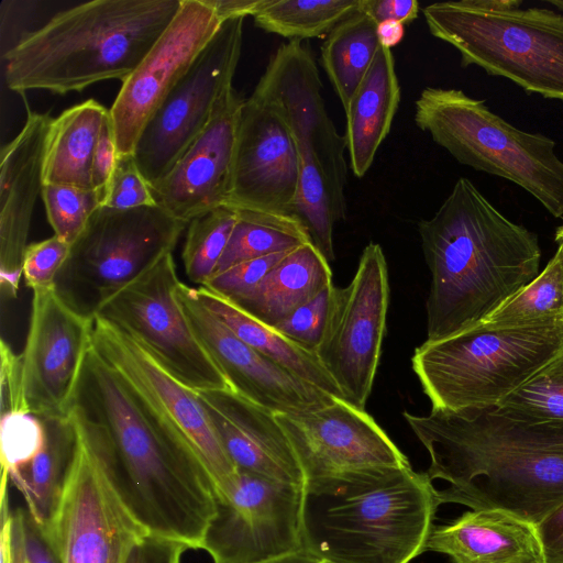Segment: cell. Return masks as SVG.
Returning <instances> with one entry per match:
<instances>
[{
    "label": "cell",
    "mask_w": 563,
    "mask_h": 563,
    "mask_svg": "<svg viewBox=\"0 0 563 563\" xmlns=\"http://www.w3.org/2000/svg\"><path fill=\"white\" fill-rule=\"evenodd\" d=\"M70 408L118 494L147 533L201 550L217 511L210 474L158 435L91 345Z\"/></svg>",
    "instance_id": "1"
},
{
    "label": "cell",
    "mask_w": 563,
    "mask_h": 563,
    "mask_svg": "<svg viewBox=\"0 0 563 563\" xmlns=\"http://www.w3.org/2000/svg\"><path fill=\"white\" fill-rule=\"evenodd\" d=\"M404 418L428 450L440 505L501 510L539 523L563 504V421L530 422L494 408Z\"/></svg>",
    "instance_id": "2"
},
{
    "label": "cell",
    "mask_w": 563,
    "mask_h": 563,
    "mask_svg": "<svg viewBox=\"0 0 563 563\" xmlns=\"http://www.w3.org/2000/svg\"><path fill=\"white\" fill-rule=\"evenodd\" d=\"M418 232L431 273L426 341L474 327L539 275L538 236L507 219L467 178L457 179Z\"/></svg>",
    "instance_id": "3"
},
{
    "label": "cell",
    "mask_w": 563,
    "mask_h": 563,
    "mask_svg": "<svg viewBox=\"0 0 563 563\" xmlns=\"http://www.w3.org/2000/svg\"><path fill=\"white\" fill-rule=\"evenodd\" d=\"M306 553L328 563H410L440 506L426 473L363 468L305 483Z\"/></svg>",
    "instance_id": "4"
},
{
    "label": "cell",
    "mask_w": 563,
    "mask_h": 563,
    "mask_svg": "<svg viewBox=\"0 0 563 563\" xmlns=\"http://www.w3.org/2000/svg\"><path fill=\"white\" fill-rule=\"evenodd\" d=\"M181 0H92L52 15L2 51L11 91L65 95L125 80L179 11Z\"/></svg>",
    "instance_id": "5"
},
{
    "label": "cell",
    "mask_w": 563,
    "mask_h": 563,
    "mask_svg": "<svg viewBox=\"0 0 563 563\" xmlns=\"http://www.w3.org/2000/svg\"><path fill=\"white\" fill-rule=\"evenodd\" d=\"M322 81L311 51L301 41L282 44L253 95L283 115L296 145L299 186L292 213L303 223L312 244L334 261L333 229L346 218V143L328 115Z\"/></svg>",
    "instance_id": "6"
},
{
    "label": "cell",
    "mask_w": 563,
    "mask_h": 563,
    "mask_svg": "<svg viewBox=\"0 0 563 563\" xmlns=\"http://www.w3.org/2000/svg\"><path fill=\"white\" fill-rule=\"evenodd\" d=\"M521 0H459L422 9L429 32L453 46L463 67L563 101V15Z\"/></svg>",
    "instance_id": "7"
},
{
    "label": "cell",
    "mask_w": 563,
    "mask_h": 563,
    "mask_svg": "<svg viewBox=\"0 0 563 563\" xmlns=\"http://www.w3.org/2000/svg\"><path fill=\"white\" fill-rule=\"evenodd\" d=\"M563 346V322L509 329L481 324L426 341L412 369L432 410L461 412L496 408Z\"/></svg>",
    "instance_id": "8"
},
{
    "label": "cell",
    "mask_w": 563,
    "mask_h": 563,
    "mask_svg": "<svg viewBox=\"0 0 563 563\" xmlns=\"http://www.w3.org/2000/svg\"><path fill=\"white\" fill-rule=\"evenodd\" d=\"M415 123L459 163L515 183L563 217V162L554 140L517 129L455 88L426 87L415 102Z\"/></svg>",
    "instance_id": "9"
},
{
    "label": "cell",
    "mask_w": 563,
    "mask_h": 563,
    "mask_svg": "<svg viewBox=\"0 0 563 563\" xmlns=\"http://www.w3.org/2000/svg\"><path fill=\"white\" fill-rule=\"evenodd\" d=\"M187 225L156 205L101 206L70 245L55 289L74 310L93 318L107 298L172 253Z\"/></svg>",
    "instance_id": "10"
},
{
    "label": "cell",
    "mask_w": 563,
    "mask_h": 563,
    "mask_svg": "<svg viewBox=\"0 0 563 563\" xmlns=\"http://www.w3.org/2000/svg\"><path fill=\"white\" fill-rule=\"evenodd\" d=\"M91 346L120 377L158 435L201 462L212 478L217 498L224 495L239 471L197 393L164 369L131 336L99 317H93Z\"/></svg>",
    "instance_id": "11"
},
{
    "label": "cell",
    "mask_w": 563,
    "mask_h": 563,
    "mask_svg": "<svg viewBox=\"0 0 563 563\" xmlns=\"http://www.w3.org/2000/svg\"><path fill=\"white\" fill-rule=\"evenodd\" d=\"M179 283L173 252L167 253L107 298L95 317L131 336L189 389L197 393L232 390L180 306Z\"/></svg>",
    "instance_id": "12"
},
{
    "label": "cell",
    "mask_w": 563,
    "mask_h": 563,
    "mask_svg": "<svg viewBox=\"0 0 563 563\" xmlns=\"http://www.w3.org/2000/svg\"><path fill=\"white\" fill-rule=\"evenodd\" d=\"M77 444L47 529L62 563H126L147 531L126 507L73 409Z\"/></svg>",
    "instance_id": "13"
},
{
    "label": "cell",
    "mask_w": 563,
    "mask_h": 563,
    "mask_svg": "<svg viewBox=\"0 0 563 563\" xmlns=\"http://www.w3.org/2000/svg\"><path fill=\"white\" fill-rule=\"evenodd\" d=\"M243 18L223 21L187 73L146 123L135 146V163L152 185L161 180L207 126L232 87L243 40Z\"/></svg>",
    "instance_id": "14"
},
{
    "label": "cell",
    "mask_w": 563,
    "mask_h": 563,
    "mask_svg": "<svg viewBox=\"0 0 563 563\" xmlns=\"http://www.w3.org/2000/svg\"><path fill=\"white\" fill-rule=\"evenodd\" d=\"M388 271L379 244L368 243L352 282L333 289L316 355L344 399L364 409L382 353L389 303Z\"/></svg>",
    "instance_id": "15"
},
{
    "label": "cell",
    "mask_w": 563,
    "mask_h": 563,
    "mask_svg": "<svg viewBox=\"0 0 563 563\" xmlns=\"http://www.w3.org/2000/svg\"><path fill=\"white\" fill-rule=\"evenodd\" d=\"M303 487L239 471L233 486L217 498L201 550L213 563H264L306 553Z\"/></svg>",
    "instance_id": "16"
},
{
    "label": "cell",
    "mask_w": 563,
    "mask_h": 563,
    "mask_svg": "<svg viewBox=\"0 0 563 563\" xmlns=\"http://www.w3.org/2000/svg\"><path fill=\"white\" fill-rule=\"evenodd\" d=\"M221 23L207 0H181L170 24L122 81L109 109L119 156L133 155L146 123Z\"/></svg>",
    "instance_id": "17"
},
{
    "label": "cell",
    "mask_w": 563,
    "mask_h": 563,
    "mask_svg": "<svg viewBox=\"0 0 563 563\" xmlns=\"http://www.w3.org/2000/svg\"><path fill=\"white\" fill-rule=\"evenodd\" d=\"M30 324L21 353L29 411L67 415L85 356L93 318L68 306L55 286L32 290Z\"/></svg>",
    "instance_id": "18"
},
{
    "label": "cell",
    "mask_w": 563,
    "mask_h": 563,
    "mask_svg": "<svg viewBox=\"0 0 563 563\" xmlns=\"http://www.w3.org/2000/svg\"><path fill=\"white\" fill-rule=\"evenodd\" d=\"M306 482L372 467L411 466L364 410L334 398L305 412L277 413Z\"/></svg>",
    "instance_id": "19"
},
{
    "label": "cell",
    "mask_w": 563,
    "mask_h": 563,
    "mask_svg": "<svg viewBox=\"0 0 563 563\" xmlns=\"http://www.w3.org/2000/svg\"><path fill=\"white\" fill-rule=\"evenodd\" d=\"M177 298L194 332L238 395L276 415L313 410L334 399L236 336L200 301L196 288L180 282Z\"/></svg>",
    "instance_id": "20"
},
{
    "label": "cell",
    "mask_w": 563,
    "mask_h": 563,
    "mask_svg": "<svg viewBox=\"0 0 563 563\" xmlns=\"http://www.w3.org/2000/svg\"><path fill=\"white\" fill-rule=\"evenodd\" d=\"M298 186L289 128L275 106L252 93L241 110L228 207L294 214Z\"/></svg>",
    "instance_id": "21"
},
{
    "label": "cell",
    "mask_w": 563,
    "mask_h": 563,
    "mask_svg": "<svg viewBox=\"0 0 563 563\" xmlns=\"http://www.w3.org/2000/svg\"><path fill=\"white\" fill-rule=\"evenodd\" d=\"M244 100L233 86L223 92L202 133L161 180L148 185L156 206L186 223L228 206Z\"/></svg>",
    "instance_id": "22"
},
{
    "label": "cell",
    "mask_w": 563,
    "mask_h": 563,
    "mask_svg": "<svg viewBox=\"0 0 563 563\" xmlns=\"http://www.w3.org/2000/svg\"><path fill=\"white\" fill-rule=\"evenodd\" d=\"M53 118L30 112L15 137L1 150L0 164V286L16 297L23 257L37 197L43 189V161Z\"/></svg>",
    "instance_id": "23"
},
{
    "label": "cell",
    "mask_w": 563,
    "mask_h": 563,
    "mask_svg": "<svg viewBox=\"0 0 563 563\" xmlns=\"http://www.w3.org/2000/svg\"><path fill=\"white\" fill-rule=\"evenodd\" d=\"M197 395L238 471L305 486L302 468L276 413L233 390L198 391Z\"/></svg>",
    "instance_id": "24"
},
{
    "label": "cell",
    "mask_w": 563,
    "mask_h": 563,
    "mask_svg": "<svg viewBox=\"0 0 563 563\" xmlns=\"http://www.w3.org/2000/svg\"><path fill=\"white\" fill-rule=\"evenodd\" d=\"M426 551L452 563H544L536 525L501 510H471L433 525Z\"/></svg>",
    "instance_id": "25"
},
{
    "label": "cell",
    "mask_w": 563,
    "mask_h": 563,
    "mask_svg": "<svg viewBox=\"0 0 563 563\" xmlns=\"http://www.w3.org/2000/svg\"><path fill=\"white\" fill-rule=\"evenodd\" d=\"M400 101V86L390 49L379 45L373 63L345 110L344 139L349 166L361 178L390 131Z\"/></svg>",
    "instance_id": "26"
},
{
    "label": "cell",
    "mask_w": 563,
    "mask_h": 563,
    "mask_svg": "<svg viewBox=\"0 0 563 563\" xmlns=\"http://www.w3.org/2000/svg\"><path fill=\"white\" fill-rule=\"evenodd\" d=\"M329 264L311 242L305 243L287 252L251 291L231 301L273 328L332 284Z\"/></svg>",
    "instance_id": "27"
},
{
    "label": "cell",
    "mask_w": 563,
    "mask_h": 563,
    "mask_svg": "<svg viewBox=\"0 0 563 563\" xmlns=\"http://www.w3.org/2000/svg\"><path fill=\"white\" fill-rule=\"evenodd\" d=\"M40 417L44 424L42 446L30 460L2 474L1 478H7L19 489L29 514L47 530L74 460L77 430L70 411Z\"/></svg>",
    "instance_id": "28"
},
{
    "label": "cell",
    "mask_w": 563,
    "mask_h": 563,
    "mask_svg": "<svg viewBox=\"0 0 563 563\" xmlns=\"http://www.w3.org/2000/svg\"><path fill=\"white\" fill-rule=\"evenodd\" d=\"M109 113L90 99L52 119L45 140L44 185L92 187V161L102 124Z\"/></svg>",
    "instance_id": "29"
},
{
    "label": "cell",
    "mask_w": 563,
    "mask_h": 563,
    "mask_svg": "<svg viewBox=\"0 0 563 563\" xmlns=\"http://www.w3.org/2000/svg\"><path fill=\"white\" fill-rule=\"evenodd\" d=\"M196 292L200 301L242 341L308 384L334 398L344 399L316 353L302 349L274 328L249 316L231 300L202 286L197 287Z\"/></svg>",
    "instance_id": "30"
},
{
    "label": "cell",
    "mask_w": 563,
    "mask_h": 563,
    "mask_svg": "<svg viewBox=\"0 0 563 563\" xmlns=\"http://www.w3.org/2000/svg\"><path fill=\"white\" fill-rule=\"evenodd\" d=\"M377 24L357 12L338 23L321 46V64L344 111L379 47Z\"/></svg>",
    "instance_id": "31"
},
{
    "label": "cell",
    "mask_w": 563,
    "mask_h": 563,
    "mask_svg": "<svg viewBox=\"0 0 563 563\" xmlns=\"http://www.w3.org/2000/svg\"><path fill=\"white\" fill-rule=\"evenodd\" d=\"M235 210L236 222L216 274L241 262L289 252L311 242L307 228L295 214Z\"/></svg>",
    "instance_id": "32"
},
{
    "label": "cell",
    "mask_w": 563,
    "mask_h": 563,
    "mask_svg": "<svg viewBox=\"0 0 563 563\" xmlns=\"http://www.w3.org/2000/svg\"><path fill=\"white\" fill-rule=\"evenodd\" d=\"M551 322H563L562 245L531 283L477 324L488 329H509Z\"/></svg>",
    "instance_id": "33"
},
{
    "label": "cell",
    "mask_w": 563,
    "mask_h": 563,
    "mask_svg": "<svg viewBox=\"0 0 563 563\" xmlns=\"http://www.w3.org/2000/svg\"><path fill=\"white\" fill-rule=\"evenodd\" d=\"M361 0H269L254 15L257 27L289 41L321 37L360 12Z\"/></svg>",
    "instance_id": "34"
},
{
    "label": "cell",
    "mask_w": 563,
    "mask_h": 563,
    "mask_svg": "<svg viewBox=\"0 0 563 563\" xmlns=\"http://www.w3.org/2000/svg\"><path fill=\"white\" fill-rule=\"evenodd\" d=\"M236 222V210L224 206L188 223L181 260L188 278L203 286L217 272Z\"/></svg>",
    "instance_id": "35"
},
{
    "label": "cell",
    "mask_w": 563,
    "mask_h": 563,
    "mask_svg": "<svg viewBox=\"0 0 563 563\" xmlns=\"http://www.w3.org/2000/svg\"><path fill=\"white\" fill-rule=\"evenodd\" d=\"M494 409L530 422L563 421V346Z\"/></svg>",
    "instance_id": "36"
},
{
    "label": "cell",
    "mask_w": 563,
    "mask_h": 563,
    "mask_svg": "<svg viewBox=\"0 0 563 563\" xmlns=\"http://www.w3.org/2000/svg\"><path fill=\"white\" fill-rule=\"evenodd\" d=\"M1 563H62L47 530L21 508H1Z\"/></svg>",
    "instance_id": "37"
},
{
    "label": "cell",
    "mask_w": 563,
    "mask_h": 563,
    "mask_svg": "<svg viewBox=\"0 0 563 563\" xmlns=\"http://www.w3.org/2000/svg\"><path fill=\"white\" fill-rule=\"evenodd\" d=\"M41 198L54 234L70 245L102 206L101 195L96 189L70 185H44Z\"/></svg>",
    "instance_id": "38"
},
{
    "label": "cell",
    "mask_w": 563,
    "mask_h": 563,
    "mask_svg": "<svg viewBox=\"0 0 563 563\" xmlns=\"http://www.w3.org/2000/svg\"><path fill=\"white\" fill-rule=\"evenodd\" d=\"M44 424L42 418L32 412L1 416L0 446L1 473L30 460L42 446Z\"/></svg>",
    "instance_id": "39"
},
{
    "label": "cell",
    "mask_w": 563,
    "mask_h": 563,
    "mask_svg": "<svg viewBox=\"0 0 563 563\" xmlns=\"http://www.w3.org/2000/svg\"><path fill=\"white\" fill-rule=\"evenodd\" d=\"M333 289V284L327 286L273 328L302 349L316 353L325 331Z\"/></svg>",
    "instance_id": "40"
},
{
    "label": "cell",
    "mask_w": 563,
    "mask_h": 563,
    "mask_svg": "<svg viewBox=\"0 0 563 563\" xmlns=\"http://www.w3.org/2000/svg\"><path fill=\"white\" fill-rule=\"evenodd\" d=\"M70 244L53 234L51 238L30 243L23 257V278L31 289L51 287L65 264Z\"/></svg>",
    "instance_id": "41"
},
{
    "label": "cell",
    "mask_w": 563,
    "mask_h": 563,
    "mask_svg": "<svg viewBox=\"0 0 563 563\" xmlns=\"http://www.w3.org/2000/svg\"><path fill=\"white\" fill-rule=\"evenodd\" d=\"M102 206L113 209L155 206L150 186L141 174L133 155L118 157Z\"/></svg>",
    "instance_id": "42"
},
{
    "label": "cell",
    "mask_w": 563,
    "mask_h": 563,
    "mask_svg": "<svg viewBox=\"0 0 563 563\" xmlns=\"http://www.w3.org/2000/svg\"><path fill=\"white\" fill-rule=\"evenodd\" d=\"M286 253H276L235 264L212 276L202 287L227 299H236L256 287Z\"/></svg>",
    "instance_id": "43"
},
{
    "label": "cell",
    "mask_w": 563,
    "mask_h": 563,
    "mask_svg": "<svg viewBox=\"0 0 563 563\" xmlns=\"http://www.w3.org/2000/svg\"><path fill=\"white\" fill-rule=\"evenodd\" d=\"M0 355L1 416L16 412H30L25 396L21 354L18 355L9 343L1 340Z\"/></svg>",
    "instance_id": "44"
},
{
    "label": "cell",
    "mask_w": 563,
    "mask_h": 563,
    "mask_svg": "<svg viewBox=\"0 0 563 563\" xmlns=\"http://www.w3.org/2000/svg\"><path fill=\"white\" fill-rule=\"evenodd\" d=\"M118 157L115 135L109 112L102 124L92 161V187L101 195L102 203Z\"/></svg>",
    "instance_id": "45"
},
{
    "label": "cell",
    "mask_w": 563,
    "mask_h": 563,
    "mask_svg": "<svg viewBox=\"0 0 563 563\" xmlns=\"http://www.w3.org/2000/svg\"><path fill=\"white\" fill-rule=\"evenodd\" d=\"M187 550L179 542L148 534L134 547L126 563H180Z\"/></svg>",
    "instance_id": "46"
},
{
    "label": "cell",
    "mask_w": 563,
    "mask_h": 563,
    "mask_svg": "<svg viewBox=\"0 0 563 563\" xmlns=\"http://www.w3.org/2000/svg\"><path fill=\"white\" fill-rule=\"evenodd\" d=\"M416 0H361L360 12L368 15L376 24L383 21H397L408 24L419 14Z\"/></svg>",
    "instance_id": "47"
},
{
    "label": "cell",
    "mask_w": 563,
    "mask_h": 563,
    "mask_svg": "<svg viewBox=\"0 0 563 563\" xmlns=\"http://www.w3.org/2000/svg\"><path fill=\"white\" fill-rule=\"evenodd\" d=\"M544 563H563V504L536 525Z\"/></svg>",
    "instance_id": "48"
},
{
    "label": "cell",
    "mask_w": 563,
    "mask_h": 563,
    "mask_svg": "<svg viewBox=\"0 0 563 563\" xmlns=\"http://www.w3.org/2000/svg\"><path fill=\"white\" fill-rule=\"evenodd\" d=\"M220 20L256 15L269 0H207Z\"/></svg>",
    "instance_id": "49"
},
{
    "label": "cell",
    "mask_w": 563,
    "mask_h": 563,
    "mask_svg": "<svg viewBox=\"0 0 563 563\" xmlns=\"http://www.w3.org/2000/svg\"><path fill=\"white\" fill-rule=\"evenodd\" d=\"M376 33L379 45L391 49L402 41L405 25L397 21H383L377 24Z\"/></svg>",
    "instance_id": "50"
},
{
    "label": "cell",
    "mask_w": 563,
    "mask_h": 563,
    "mask_svg": "<svg viewBox=\"0 0 563 563\" xmlns=\"http://www.w3.org/2000/svg\"><path fill=\"white\" fill-rule=\"evenodd\" d=\"M264 563H328L308 553H297Z\"/></svg>",
    "instance_id": "51"
},
{
    "label": "cell",
    "mask_w": 563,
    "mask_h": 563,
    "mask_svg": "<svg viewBox=\"0 0 563 563\" xmlns=\"http://www.w3.org/2000/svg\"><path fill=\"white\" fill-rule=\"evenodd\" d=\"M555 242L558 243V245L563 246V224L560 225L555 231Z\"/></svg>",
    "instance_id": "52"
},
{
    "label": "cell",
    "mask_w": 563,
    "mask_h": 563,
    "mask_svg": "<svg viewBox=\"0 0 563 563\" xmlns=\"http://www.w3.org/2000/svg\"><path fill=\"white\" fill-rule=\"evenodd\" d=\"M548 3L563 11V0H549Z\"/></svg>",
    "instance_id": "53"
}]
</instances>
